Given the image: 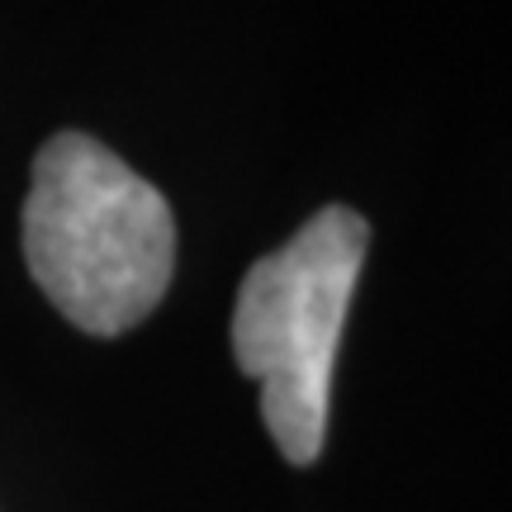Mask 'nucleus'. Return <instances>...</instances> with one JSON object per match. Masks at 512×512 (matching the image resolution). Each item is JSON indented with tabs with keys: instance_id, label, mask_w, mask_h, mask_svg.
I'll return each instance as SVG.
<instances>
[{
	"instance_id": "1",
	"label": "nucleus",
	"mask_w": 512,
	"mask_h": 512,
	"mask_svg": "<svg viewBox=\"0 0 512 512\" xmlns=\"http://www.w3.org/2000/svg\"><path fill=\"white\" fill-rule=\"evenodd\" d=\"M24 261L67 323L119 337L162 304L176 271V219L119 152L86 133H57L34 157Z\"/></svg>"
},
{
	"instance_id": "2",
	"label": "nucleus",
	"mask_w": 512,
	"mask_h": 512,
	"mask_svg": "<svg viewBox=\"0 0 512 512\" xmlns=\"http://www.w3.org/2000/svg\"><path fill=\"white\" fill-rule=\"evenodd\" d=\"M366 247L370 223L347 204H328L242 275L233 356L261 384L266 432L290 465H313L328 446L332 366Z\"/></svg>"
}]
</instances>
